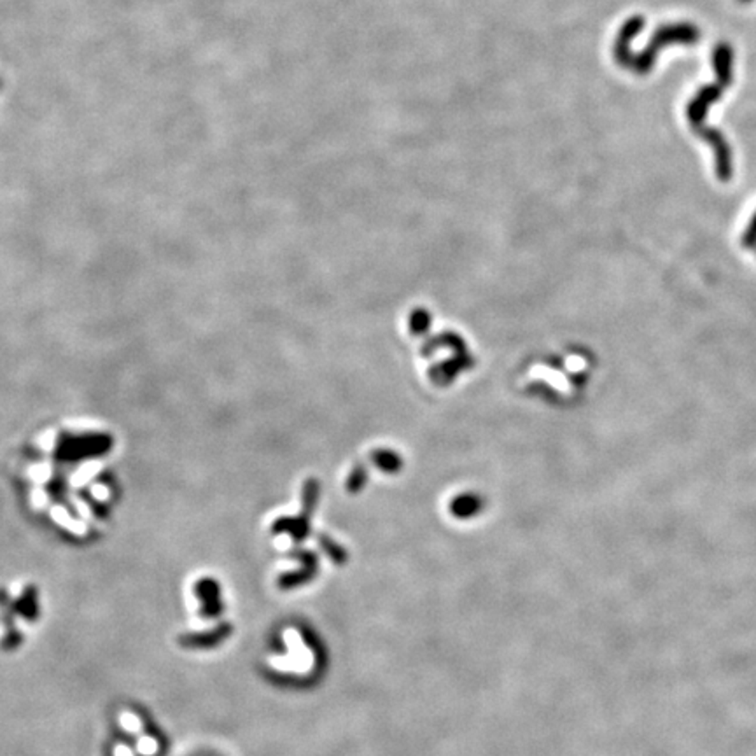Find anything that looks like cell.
Segmentation results:
<instances>
[{"mask_svg":"<svg viewBox=\"0 0 756 756\" xmlns=\"http://www.w3.org/2000/svg\"><path fill=\"white\" fill-rule=\"evenodd\" d=\"M740 242H742L744 247H755L756 246V212L755 216L751 217L750 224H747L746 231L742 233V238H740Z\"/></svg>","mask_w":756,"mask_h":756,"instance_id":"4","label":"cell"},{"mask_svg":"<svg viewBox=\"0 0 756 756\" xmlns=\"http://www.w3.org/2000/svg\"><path fill=\"white\" fill-rule=\"evenodd\" d=\"M725 88L721 84L713 83L702 86L697 93L693 95L692 100L686 105V117H688L690 126L692 130L700 128L705 125V117H708V110L714 102H718L723 95Z\"/></svg>","mask_w":756,"mask_h":756,"instance_id":"2","label":"cell"},{"mask_svg":"<svg viewBox=\"0 0 756 756\" xmlns=\"http://www.w3.org/2000/svg\"><path fill=\"white\" fill-rule=\"evenodd\" d=\"M713 67L716 74V83L723 88H728L734 79V49L730 44H718L713 49Z\"/></svg>","mask_w":756,"mask_h":756,"instance_id":"3","label":"cell"},{"mask_svg":"<svg viewBox=\"0 0 756 756\" xmlns=\"http://www.w3.org/2000/svg\"><path fill=\"white\" fill-rule=\"evenodd\" d=\"M702 33L693 23H672V25H663L653 33L650 44L648 48L641 53L639 56L630 60L629 67L637 68V72L641 74H646L651 70L653 63H655L656 55L662 51L663 48L672 44H683V46H695L700 41Z\"/></svg>","mask_w":756,"mask_h":756,"instance_id":"1","label":"cell"},{"mask_svg":"<svg viewBox=\"0 0 756 756\" xmlns=\"http://www.w3.org/2000/svg\"><path fill=\"white\" fill-rule=\"evenodd\" d=\"M739 2H742V4H751V2H753V0H739Z\"/></svg>","mask_w":756,"mask_h":756,"instance_id":"5","label":"cell"}]
</instances>
